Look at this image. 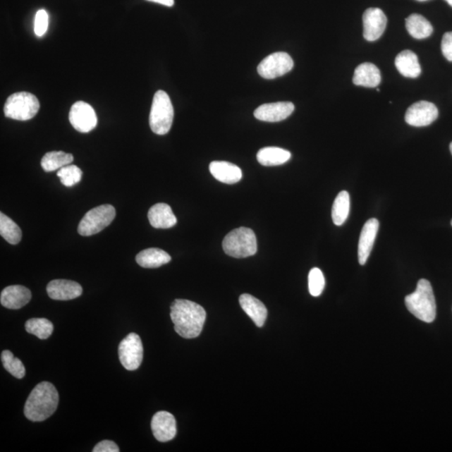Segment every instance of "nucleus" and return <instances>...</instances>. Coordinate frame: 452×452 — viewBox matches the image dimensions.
<instances>
[{"label":"nucleus","mask_w":452,"mask_h":452,"mask_svg":"<svg viewBox=\"0 0 452 452\" xmlns=\"http://www.w3.org/2000/svg\"><path fill=\"white\" fill-rule=\"evenodd\" d=\"M294 66L293 58L286 52H276L264 59L257 67L262 78L275 79L283 77L292 71Z\"/></svg>","instance_id":"nucleus-9"},{"label":"nucleus","mask_w":452,"mask_h":452,"mask_svg":"<svg viewBox=\"0 0 452 452\" xmlns=\"http://www.w3.org/2000/svg\"><path fill=\"white\" fill-rule=\"evenodd\" d=\"M438 109L435 104L427 101H420L411 105L406 111L405 122L413 127H427L438 118Z\"/></svg>","instance_id":"nucleus-11"},{"label":"nucleus","mask_w":452,"mask_h":452,"mask_svg":"<svg viewBox=\"0 0 452 452\" xmlns=\"http://www.w3.org/2000/svg\"><path fill=\"white\" fill-rule=\"evenodd\" d=\"M25 330L39 339H47L53 333L54 326L47 319H31L26 322Z\"/></svg>","instance_id":"nucleus-29"},{"label":"nucleus","mask_w":452,"mask_h":452,"mask_svg":"<svg viewBox=\"0 0 452 452\" xmlns=\"http://www.w3.org/2000/svg\"><path fill=\"white\" fill-rule=\"evenodd\" d=\"M170 310L174 330L180 336L188 339L200 336L207 320L203 307L189 300L176 299Z\"/></svg>","instance_id":"nucleus-1"},{"label":"nucleus","mask_w":452,"mask_h":452,"mask_svg":"<svg viewBox=\"0 0 452 452\" xmlns=\"http://www.w3.org/2000/svg\"><path fill=\"white\" fill-rule=\"evenodd\" d=\"M450 150H451V153L452 154V142H451V145H450Z\"/></svg>","instance_id":"nucleus-39"},{"label":"nucleus","mask_w":452,"mask_h":452,"mask_svg":"<svg viewBox=\"0 0 452 452\" xmlns=\"http://www.w3.org/2000/svg\"><path fill=\"white\" fill-rule=\"evenodd\" d=\"M356 86L374 88L381 83V74L377 66L372 63H362L357 67L353 78Z\"/></svg>","instance_id":"nucleus-20"},{"label":"nucleus","mask_w":452,"mask_h":452,"mask_svg":"<svg viewBox=\"0 0 452 452\" xmlns=\"http://www.w3.org/2000/svg\"><path fill=\"white\" fill-rule=\"evenodd\" d=\"M240 307L255 324L261 328L265 324L267 317V310L265 305L257 298L250 294H243L240 297Z\"/></svg>","instance_id":"nucleus-21"},{"label":"nucleus","mask_w":452,"mask_h":452,"mask_svg":"<svg viewBox=\"0 0 452 452\" xmlns=\"http://www.w3.org/2000/svg\"><path fill=\"white\" fill-rule=\"evenodd\" d=\"M350 209V198L347 191H341L334 200L332 218L335 225L340 226L346 221Z\"/></svg>","instance_id":"nucleus-27"},{"label":"nucleus","mask_w":452,"mask_h":452,"mask_svg":"<svg viewBox=\"0 0 452 452\" xmlns=\"http://www.w3.org/2000/svg\"><path fill=\"white\" fill-rule=\"evenodd\" d=\"M451 226H452V221H451Z\"/></svg>","instance_id":"nucleus-40"},{"label":"nucleus","mask_w":452,"mask_h":452,"mask_svg":"<svg viewBox=\"0 0 452 452\" xmlns=\"http://www.w3.org/2000/svg\"><path fill=\"white\" fill-rule=\"evenodd\" d=\"M116 217V209L111 204H102L85 214L78 226V233L83 236L97 234L109 226Z\"/></svg>","instance_id":"nucleus-7"},{"label":"nucleus","mask_w":452,"mask_h":452,"mask_svg":"<svg viewBox=\"0 0 452 452\" xmlns=\"http://www.w3.org/2000/svg\"><path fill=\"white\" fill-rule=\"evenodd\" d=\"M0 235L11 245L20 243L22 231L19 226L4 213L0 214Z\"/></svg>","instance_id":"nucleus-28"},{"label":"nucleus","mask_w":452,"mask_h":452,"mask_svg":"<svg viewBox=\"0 0 452 452\" xmlns=\"http://www.w3.org/2000/svg\"><path fill=\"white\" fill-rule=\"evenodd\" d=\"M405 305L407 310L424 323H432L436 319V298L429 281L420 279L418 281L415 292L406 296Z\"/></svg>","instance_id":"nucleus-3"},{"label":"nucleus","mask_w":452,"mask_h":452,"mask_svg":"<svg viewBox=\"0 0 452 452\" xmlns=\"http://www.w3.org/2000/svg\"><path fill=\"white\" fill-rule=\"evenodd\" d=\"M447 3L450 4V6L452 7V0H445Z\"/></svg>","instance_id":"nucleus-37"},{"label":"nucleus","mask_w":452,"mask_h":452,"mask_svg":"<svg viewBox=\"0 0 452 452\" xmlns=\"http://www.w3.org/2000/svg\"><path fill=\"white\" fill-rule=\"evenodd\" d=\"M395 64L397 70L405 78H416L422 73L417 56L410 50L401 52L396 58Z\"/></svg>","instance_id":"nucleus-22"},{"label":"nucleus","mask_w":452,"mask_h":452,"mask_svg":"<svg viewBox=\"0 0 452 452\" xmlns=\"http://www.w3.org/2000/svg\"><path fill=\"white\" fill-rule=\"evenodd\" d=\"M364 23V37L368 42H375L386 29L387 17L383 11L378 8H369L362 16Z\"/></svg>","instance_id":"nucleus-12"},{"label":"nucleus","mask_w":452,"mask_h":452,"mask_svg":"<svg viewBox=\"0 0 452 452\" xmlns=\"http://www.w3.org/2000/svg\"><path fill=\"white\" fill-rule=\"evenodd\" d=\"M379 223L376 219H370L365 224L361 231L359 248H358V257L360 265H365L368 261L371 250L375 241L376 236L379 231Z\"/></svg>","instance_id":"nucleus-16"},{"label":"nucleus","mask_w":452,"mask_h":452,"mask_svg":"<svg viewBox=\"0 0 452 452\" xmlns=\"http://www.w3.org/2000/svg\"><path fill=\"white\" fill-rule=\"evenodd\" d=\"M209 171L216 180L226 185H234L243 178L241 169L226 161H214L209 164Z\"/></svg>","instance_id":"nucleus-18"},{"label":"nucleus","mask_w":452,"mask_h":452,"mask_svg":"<svg viewBox=\"0 0 452 452\" xmlns=\"http://www.w3.org/2000/svg\"><path fill=\"white\" fill-rule=\"evenodd\" d=\"M93 452H119V447L111 441H102L94 447Z\"/></svg>","instance_id":"nucleus-35"},{"label":"nucleus","mask_w":452,"mask_h":452,"mask_svg":"<svg viewBox=\"0 0 452 452\" xmlns=\"http://www.w3.org/2000/svg\"><path fill=\"white\" fill-rule=\"evenodd\" d=\"M295 109L294 104L289 102H275L259 106L254 111L255 118L263 122H281L292 115Z\"/></svg>","instance_id":"nucleus-14"},{"label":"nucleus","mask_w":452,"mask_h":452,"mask_svg":"<svg viewBox=\"0 0 452 452\" xmlns=\"http://www.w3.org/2000/svg\"><path fill=\"white\" fill-rule=\"evenodd\" d=\"M49 25L48 13L44 10H39L35 19V33L39 37L47 33Z\"/></svg>","instance_id":"nucleus-33"},{"label":"nucleus","mask_w":452,"mask_h":452,"mask_svg":"<svg viewBox=\"0 0 452 452\" xmlns=\"http://www.w3.org/2000/svg\"><path fill=\"white\" fill-rule=\"evenodd\" d=\"M1 360L4 368L13 377L22 379L25 375V368L20 360L13 356L10 350H4L1 353Z\"/></svg>","instance_id":"nucleus-30"},{"label":"nucleus","mask_w":452,"mask_h":452,"mask_svg":"<svg viewBox=\"0 0 452 452\" xmlns=\"http://www.w3.org/2000/svg\"><path fill=\"white\" fill-rule=\"evenodd\" d=\"M325 279L319 268H312L308 275V288L313 297H319L323 293Z\"/></svg>","instance_id":"nucleus-32"},{"label":"nucleus","mask_w":452,"mask_h":452,"mask_svg":"<svg viewBox=\"0 0 452 452\" xmlns=\"http://www.w3.org/2000/svg\"><path fill=\"white\" fill-rule=\"evenodd\" d=\"M39 110L37 97L25 92H16L8 97L4 107L6 118L18 121L32 119Z\"/></svg>","instance_id":"nucleus-6"},{"label":"nucleus","mask_w":452,"mask_h":452,"mask_svg":"<svg viewBox=\"0 0 452 452\" xmlns=\"http://www.w3.org/2000/svg\"><path fill=\"white\" fill-rule=\"evenodd\" d=\"M173 114V107L168 94L162 90L157 92L149 116L152 131L158 135L167 134L172 127Z\"/></svg>","instance_id":"nucleus-5"},{"label":"nucleus","mask_w":452,"mask_h":452,"mask_svg":"<svg viewBox=\"0 0 452 452\" xmlns=\"http://www.w3.org/2000/svg\"><path fill=\"white\" fill-rule=\"evenodd\" d=\"M31 297L30 291L25 286L13 285L2 291L0 303L8 310H20L30 303Z\"/></svg>","instance_id":"nucleus-17"},{"label":"nucleus","mask_w":452,"mask_h":452,"mask_svg":"<svg viewBox=\"0 0 452 452\" xmlns=\"http://www.w3.org/2000/svg\"><path fill=\"white\" fill-rule=\"evenodd\" d=\"M47 292L53 300L68 301L79 298L83 294V288L73 281L53 280L47 285Z\"/></svg>","instance_id":"nucleus-15"},{"label":"nucleus","mask_w":452,"mask_h":452,"mask_svg":"<svg viewBox=\"0 0 452 452\" xmlns=\"http://www.w3.org/2000/svg\"><path fill=\"white\" fill-rule=\"evenodd\" d=\"M407 31L415 39H422L431 37L433 33V27L431 23L422 16L418 13L407 17L405 19Z\"/></svg>","instance_id":"nucleus-25"},{"label":"nucleus","mask_w":452,"mask_h":452,"mask_svg":"<svg viewBox=\"0 0 452 452\" xmlns=\"http://www.w3.org/2000/svg\"><path fill=\"white\" fill-rule=\"evenodd\" d=\"M416 1L424 2V1H428V0H416Z\"/></svg>","instance_id":"nucleus-38"},{"label":"nucleus","mask_w":452,"mask_h":452,"mask_svg":"<svg viewBox=\"0 0 452 452\" xmlns=\"http://www.w3.org/2000/svg\"><path fill=\"white\" fill-rule=\"evenodd\" d=\"M59 404V393L50 382L37 384L25 402L24 413L31 422H44L56 413Z\"/></svg>","instance_id":"nucleus-2"},{"label":"nucleus","mask_w":452,"mask_h":452,"mask_svg":"<svg viewBox=\"0 0 452 452\" xmlns=\"http://www.w3.org/2000/svg\"><path fill=\"white\" fill-rule=\"evenodd\" d=\"M118 355L121 364L127 370L140 368L143 359L142 340L137 334H130L120 343Z\"/></svg>","instance_id":"nucleus-8"},{"label":"nucleus","mask_w":452,"mask_h":452,"mask_svg":"<svg viewBox=\"0 0 452 452\" xmlns=\"http://www.w3.org/2000/svg\"><path fill=\"white\" fill-rule=\"evenodd\" d=\"M147 1L163 4V6L168 7H172L174 4V0H147Z\"/></svg>","instance_id":"nucleus-36"},{"label":"nucleus","mask_w":452,"mask_h":452,"mask_svg":"<svg viewBox=\"0 0 452 452\" xmlns=\"http://www.w3.org/2000/svg\"><path fill=\"white\" fill-rule=\"evenodd\" d=\"M73 155L62 151L49 152L42 159V167L46 172L56 171L73 162Z\"/></svg>","instance_id":"nucleus-26"},{"label":"nucleus","mask_w":452,"mask_h":452,"mask_svg":"<svg viewBox=\"0 0 452 452\" xmlns=\"http://www.w3.org/2000/svg\"><path fill=\"white\" fill-rule=\"evenodd\" d=\"M69 120L73 127L80 133L92 131L97 125V116L93 107L84 102H78L71 106Z\"/></svg>","instance_id":"nucleus-10"},{"label":"nucleus","mask_w":452,"mask_h":452,"mask_svg":"<svg viewBox=\"0 0 452 452\" xmlns=\"http://www.w3.org/2000/svg\"><path fill=\"white\" fill-rule=\"evenodd\" d=\"M171 261V257L159 248H149L142 250L136 257V262L143 268H158Z\"/></svg>","instance_id":"nucleus-23"},{"label":"nucleus","mask_w":452,"mask_h":452,"mask_svg":"<svg viewBox=\"0 0 452 452\" xmlns=\"http://www.w3.org/2000/svg\"><path fill=\"white\" fill-rule=\"evenodd\" d=\"M151 428L156 440L167 442L173 440L176 436V420L167 411H159L152 419Z\"/></svg>","instance_id":"nucleus-13"},{"label":"nucleus","mask_w":452,"mask_h":452,"mask_svg":"<svg viewBox=\"0 0 452 452\" xmlns=\"http://www.w3.org/2000/svg\"><path fill=\"white\" fill-rule=\"evenodd\" d=\"M223 250L228 256L245 258L257 252V236L250 228L240 227L232 231L223 240Z\"/></svg>","instance_id":"nucleus-4"},{"label":"nucleus","mask_w":452,"mask_h":452,"mask_svg":"<svg viewBox=\"0 0 452 452\" xmlns=\"http://www.w3.org/2000/svg\"><path fill=\"white\" fill-rule=\"evenodd\" d=\"M150 225L156 229H169L176 225L177 218L171 207L164 203H159L152 207L147 214Z\"/></svg>","instance_id":"nucleus-19"},{"label":"nucleus","mask_w":452,"mask_h":452,"mask_svg":"<svg viewBox=\"0 0 452 452\" xmlns=\"http://www.w3.org/2000/svg\"><path fill=\"white\" fill-rule=\"evenodd\" d=\"M57 176L61 178L62 185L73 187L82 180L83 171L75 165L68 164L59 169Z\"/></svg>","instance_id":"nucleus-31"},{"label":"nucleus","mask_w":452,"mask_h":452,"mask_svg":"<svg viewBox=\"0 0 452 452\" xmlns=\"http://www.w3.org/2000/svg\"><path fill=\"white\" fill-rule=\"evenodd\" d=\"M290 152L276 147H267L257 153V161L263 166H279L290 160Z\"/></svg>","instance_id":"nucleus-24"},{"label":"nucleus","mask_w":452,"mask_h":452,"mask_svg":"<svg viewBox=\"0 0 452 452\" xmlns=\"http://www.w3.org/2000/svg\"><path fill=\"white\" fill-rule=\"evenodd\" d=\"M441 51L447 61H452V32H446L443 35Z\"/></svg>","instance_id":"nucleus-34"}]
</instances>
